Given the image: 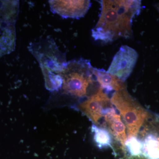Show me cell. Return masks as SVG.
I'll return each mask as SVG.
<instances>
[{"instance_id":"obj_1","label":"cell","mask_w":159,"mask_h":159,"mask_svg":"<svg viewBox=\"0 0 159 159\" xmlns=\"http://www.w3.org/2000/svg\"><path fill=\"white\" fill-rule=\"evenodd\" d=\"M97 25L92 29L96 41L107 43L119 39L133 37L132 23L142 6L138 0H102Z\"/></svg>"},{"instance_id":"obj_2","label":"cell","mask_w":159,"mask_h":159,"mask_svg":"<svg viewBox=\"0 0 159 159\" xmlns=\"http://www.w3.org/2000/svg\"><path fill=\"white\" fill-rule=\"evenodd\" d=\"M94 71L89 60L81 58L67 62L61 74L64 93L78 98L87 97L90 87L98 84Z\"/></svg>"},{"instance_id":"obj_3","label":"cell","mask_w":159,"mask_h":159,"mask_svg":"<svg viewBox=\"0 0 159 159\" xmlns=\"http://www.w3.org/2000/svg\"><path fill=\"white\" fill-rule=\"evenodd\" d=\"M111 102L121 115L127 128L128 138L136 137L141 126L148 117V113L126 89L115 92Z\"/></svg>"},{"instance_id":"obj_4","label":"cell","mask_w":159,"mask_h":159,"mask_svg":"<svg viewBox=\"0 0 159 159\" xmlns=\"http://www.w3.org/2000/svg\"><path fill=\"white\" fill-rule=\"evenodd\" d=\"M138 57L134 49L127 45L121 46L114 56L107 73L125 82L133 70Z\"/></svg>"},{"instance_id":"obj_5","label":"cell","mask_w":159,"mask_h":159,"mask_svg":"<svg viewBox=\"0 0 159 159\" xmlns=\"http://www.w3.org/2000/svg\"><path fill=\"white\" fill-rule=\"evenodd\" d=\"M111 104L108 94L99 87L97 92L79 104V108L96 125L102 118V110Z\"/></svg>"},{"instance_id":"obj_6","label":"cell","mask_w":159,"mask_h":159,"mask_svg":"<svg viewBox=\"0 0 159 159\" xmlns=\"http://www.w3.org/2000/svg\"><path fill=\"white\" fill-rule=\"evenodd\" d=\"M52 12L64 18L79 19L83 17L90 8V1H49Z\"/></svg>"},{"instance_id":"obj_7","label":"cell","mask_w":159,"mask_h":159,"mask_svg":"<svg viewBox=\"0 0 159 159\" xmlns=\"http://www.w3.org/2000/svg\"><path fill=\"white\" fill-rule=\"evenodd\" d=\"M102 117L108 125L110 131L122 147L127 139L126 127L112 104L107 107L102 111Z\"/></svg>"},{"instance_id":"obj_8","label":"cell","mask_w":159,"mask_h":159,"mask_svg":"<svg viewBox=\"0 0 159 159\" xmlns=\"http://www.w3.org/2000/svg\"><path fill=\"white\" fill-rule=\"evenodd\" d=\"M15 22L0 21V56L10 54L15 49Z\"/></svg>"},{"instance_id":"obj_9","label":"cell","mask_w":159,"mask_h":159,"mask_svg":"<svg viewBox=\"0 0 159 159\" xmlns=\"http://www.w3.org/2000/svg\"><path fill=\"white\" fill-rule=\"evenodd\" d=\"M95 74L99 87L107 94L109 95L111 92L126 89L124 82L118 79L116 76L109 74L103 69L95 68Z\"/></svg>"},{"instance_id":"obj_10","label":"cell","mask_w":159,"mask_h":159,"mask_svg":"<svg viewBox=\"0 0 159 159\" xmlns=\"http://www.w3.org/2000/svg\"><path fill=\"white\" fill-rule=\"evenodd\" d=\"M142 142V155L146 159H159L158 138L155 134L146 135Z\"/></svg>"},{"instance_id":"obj_11","label":"cell","mask_w":159,"mask_h":159,"mask_svg":"<svg viewBox=\"0 0 159 159\" xmlns=\"http://www.w3.org/2000/svg\"><path fill=\"white\" fill-rule=\"evenodd\" d=\"M93 139L96 146L99 149H103L111 146L112 137L108 130L93 124L91 127Z\"/></svg>"},{"instance_id":"obj_12","label":"cell","mask_w":159,"mask_h":159,"mask_svg":"<svg viewBox=\"0 0 159 159\" xmlns=\"http://www.w3.org/2000/svg\"><path fill=\"white\" fill-rule=\"evenodd\" d=\"M124 148L131 156L140 157L142 155V141L137 137L128 138L125 141Z\"/></svg>"},{"instance_id":"obj_13","label":"cell","mask_w":159,"mask_h":159,"mask_svg":"<svg viewBox=\"0 0 159 159\" xmlns=\"http://www.w3.org/2000/svg\"><path fill=\"white\" fill-rule=\"evenodd\" d=\"M156 7L157 9L158 10V11H159V4H157Z\"/></svg>"}]
</instances>
